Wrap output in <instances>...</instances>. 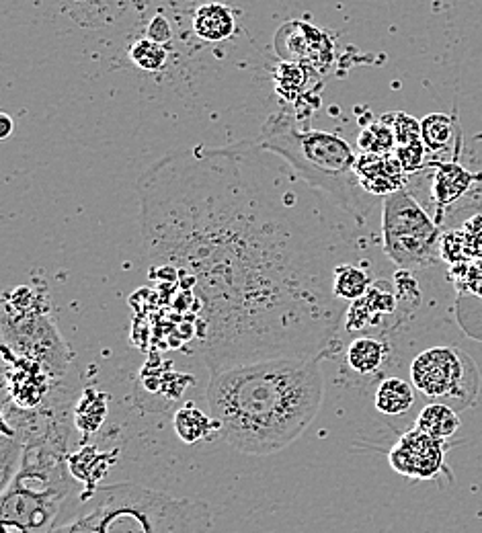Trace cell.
<instances>
[{
	"label": "cell",
	"mask_w": 482,
	"mask_h": 533,
	"mask_svg": "<svg viewBox=\"0 0 482 533\" xmlns=\"http://www.w3.org/2000/svg\"><path fill=\"white\" fill-rule=\"evenodd\" d=\"M388 355V345L380 337L359 335L355 337L345 351V361L351 372L359 376H374Z\"/></svg>",
	"instance_id": "10"
},
{
	"label": "cell",
	"mask_w": 482,
	"mask_h": 533,
	"mask_svg": "<svg viewBox=\"0 0 482 533\" xmlns=\"http://www.w3.org/2000/svg\"><path fill=\"white\" fill-rule=\"evenodd\" d=\"M448 441H439L411 429L394 443L388 460L394 472L411 480H435L448 472Z\"/></svg>",
	"instance_id": "8"
},
{
	"label": "cell",
	"mask_w": 482,
	"mask_h": 533,
	"mask_svg": "<svg viewBox=\"0 0 482 533\" xmlns=\"http://www.w3.org/2000/svg\"><path fill=\"white\" fill-rule=\"evenodd\" d=\"M212 523L204 501L117 482L68 499L50 533H208Z\"/></svg>",
	"instance_id": "3"
},
{
	"label": "cell",
	"mask_w": 482,
	"mask_h": 533,
	"mask_svg": "<svg viewBox=\"0 0 482 533\" xmlns=\"http://www.w3.org/2000/svg\"><path fill=\"white\" fill-rule=\"evenodd\" d=\"M454 121L444 113H431L421 121V140L427 150H444L452 142Z\"/></svg>",
	"instance_id": "17"
},
{
	"label": "cell",
	"mask_w": 482,
	"mask_h": 533,
	"mask_svg": "<svg viewBox=\"0 0 482 533\" xmlns=\"http://www.w3.org/2000/svg\"><path fill=\"white\" fill-rule=\"evenodd\" d=\"M411 384L431 402H444L456 410L474 404L480 374L474 361L456 347H431L411 363Z\"/></svg>",
	"instance_id": "7"
},
{
	"label": "cell",
	"mask_w": 482,
	"mask_h": 533,
	"mask_svg": "<svg viewBox=\"0 0 482 533\" xmlns=\"http://www.w3.org/2000/svg\"><path fill=\"white\" fill-rule=\"evenodd\" d=\"M366 304L370 306L372 314L378 316H388L396 310V296L394 290L390 287V283L386 281H374L372 287L368 290V294L364 296Z\"/></svg>",
	"instance_id": "20"
},
{
	"label": "cell",
	"mask_w": 482,
	"mask_h": 533,
	"mask_svg": "<svg viewBox=\"0 0 482 533\" xmlns=\"http://www.w3.org/2000/svg\"><path fill=\"white\" fill-rule=\"evenodd\" d=\"M425 152H427V146L423 144V140H415V142L405 144V146H396V150H394L396 158L400 160V164H403V169L407 175L423 169Z\"/></svg>",
	"instance_id": "22"
},
{
	"label": "cell",
	"mask_w": 482,
	"mask_h": 533,
	"mask_svg": "<svg viewBox=\"0 0 482 533\" xmlns=\"http://www.w3.org/2000/svg\"><path fill=\"white\" fill-rule=\"evenodd\" d=\"M173 425L179 439L185 443H199L210 439L214 433L222 435L220 423L212 415L208 417L206 413H202V410L195 408L193 404H185L181 410H177Z\"/></svg>",
	"instance_id": "15"
},
{
	"label": "cell",
	"mask_w": 482,
	"mask_h": 533,
	"mask_svg": "<svg viewBox=\"0 0 482 533\" xmlns=\"http://www.w3.org/2000/svg\"><path fill=\"white\" fill-rule=\"evenodd\" d=\"M357 179L370 195L388 197L405 189L407 173L394 152L364 154L357 156Z\"/></svg>",
	"instance_id": "9"
},
{
	"label": "cell",
	"mask_w": 482,
	"mask_h": 533,
	"mask_svg": "<svg viewBox=\"0 0 482 533\" xmlns=\"http://www.w3.org/2000/svg\"><path fill=\"white\" fill-rule=\"evenodd\" d=\"M13 132V119L7 113H0V138L7 140Z\"/></svg>",
	"instance_id": "25"
},
{
	"label": "cell",
	"mask_w": 482,
	"mask_h": 533,
	"mask_svg": "<svg viewBox=\"0 0 482 533\" xmlns=\"http://www.w3.org/2000/svg\"><path fill=\"white\" fill-rule=\"evenodd\" d=\"M193 31L206 41H224L234 33V15L224 5H204L193 15Z\"/></svg>",
	"instance_id": "14"
},
{
	"label": "cell",
	"mask_w": 482,
	"mask_h": 533,
	"mask_svg": "<svg viewBox=\"0 0 482 533\" xmlns=\"http://www.w3.org/2000/svg\"><path fill=\"white\" fill-rule=\"evenodd\" d=\"M132 62L146 70V72H156L167 64V50L163 44H156L152 39H140L130 50Z\"/></svg>",
	"instance_id": "19"
},
{
	"label": "cell",
	"mask_w": 482,
	"mask_h": 533,
	"mask_svg": "<svg viewBox=\"0 0 482 533\" xmlns=\"http://www.w3.org/2000/svg\"><path fill=\"white\" fill-rule=\"evenodd\" d=\"M460 417L458 410L444 404V402H429L421 408V413L417 415L415 429L423 431L425 435L439 439V441H448L452 439L458 429H460Z\"/></svg>",
	"instance_id": "11"
},
{
	"label": "cell",
	"mask_w": 482,
	"mask_h": 533,
	"mask_svg": "<svg viewBox=\"0 0 482 533\" xmlns=\"http://www.w3.org/2000/svg\"><path fill=\"white\" fill-rule=\"evenodd\" d=\"M265 154L255 142L179 152L138 181L146 253L193 281L212 369L312 359L345 316L333 292L343 236Z\"/></svg>",
	"instance_id": "1"
},
{
	"label": "cell",
	"mask_w": 482,
	"mask_h": 533,
	"mask_svg": "<svg viewBox=\"0 0 482 533\" xmlns=\"http://www.w3.org/2000/svg\"><path fill=\"white\" fill-rule=\"evenodd\" d=\"M374 404L386 417L405 415L415 406V386L403 378H386L376 388Z\"/></svg>",
	"instance_id": "13"
},
{
	"label": "cell",
	"mask_w": 482,
	"mask_h": 533,
	"mask_svg": "<svg viewBox=\"0 0 482 533\" xmlns=\"http://www.w3.org/2000/svg\"><path fill=\"white\" fill-rule=\"evenodd\" d=\"M148 39L156 41V44H165V41L171 39V27L165 17H154L152 23L148 25Z\"/></svg>",
	"instance_id": "24"
},
{
	"label": "cell",
	"mask_w": 482,
	"mask_h": 533,
	"mask_svg": "<svg viewBox=\"0 0 482 533\" xmlns=\"http://www.w3.org/2000/svg\"><path fill=\"white\" fill-rule=\"evenodd\" d=\"M255 144L286 160L308 187L329 197L357 224L368 220L376 197L361 187L357 156L343 138L320 130H300L292 115L275 113Z\"/></svg>",
	"instance_id": "4"
},
{
	"label": "cell",
	"mask_w": 482,
	"mask_h": 533,
	"mask_svg": "<svg viewBox=\"0 0 482 533\" xmlns=\"http://www.w3.org/2000/svg\"><path fill=\"white\" fill-rule=\"evenodd\" d=\"M476 177L468 173L458 162H446L439 164L435 179H433V199L437 201L439 208L460 199L472 185Z\"/></svg>",
	"instance_id": "12"
},
{
	"label": "cell",
	"mask_w": 482,
	"mask_h": 533,
	"mask_svg": "<svg viewBox=\"0 0 482 533\" xmlns=\"http://www.w3.org/2000/svg\"><path fill=\"white\" fill-rule=\"evenodd\" d=\"M441 238L437 222L427 216L407 187L384 197L382 244L400 271L431 265L441 255Z\"/></svg>",
	"instance_id": "5"
},
{
	"label": "cell",
	"mask_w": 482,
	"mask_h": 533,
	"mask_svg": "<svg viewBox=\"0 0 482 533\" xmlns=\"http://www.w3.org/2000/svg\"><path fill=\"white\" fill-rule=\"evenodd\" d=\"M58 470L25 468L13 488H5L3 533H50L66 499V486L56 484Z\"/></svg>",
	"instance_id": "6"
},
{
	"label": "cell",
	"mask_w": 482,
	"mask_h": 533,
	"mask_svg": "<svg viewBox=\"0 0 482 533\" xmlns=\"http://www.w3.org/2000/svg\"><path fill=\"white\" fill-rule=\"evenodd\" d=\"M372 277L368 271L359 269L353 263H343L335 269V277H333V292L339 300L345 302H355L361 300L368 290L372 287Z\"/></svg>",
	"instance_id": "16"
},
{
	"label": "cell",
	"mask_w": 482,
	"mask_h": 533,
	"mask_svg": "<svg viewBox=\"0 0 482 533\" xmlns=\"http://www.w3.org/2000/svg\"><path fill=\"white\" fill-rule=\"evenodd\" d=\"M458 287H466V290L482 298V259L464 263V271H460Z\"/></svg>",
	"instance_id": "23"
},
{
	"label": "cell",
	"mask_w": 482,
	"mask_h": 533,
	"mask_svg": "<svg viewBox=\"0 0 482 533\" xmlns=\"http://www.w3.org/2000/svg\"><path fill=\"white\" fill-rule=\"evenodd\" d=\"M325 376L316 359L269 357L212 369L210 415L240 454L271 456L292 445L316 419Z\"/></svg>",
	"instance_id": "2"
},
{
	"label": "cell",
	"mask_w": 482,
	"mask_h": 533,
	"mask_svg": "<svg viewBox=\"0 0 482 533\" xmlns=\"http://www.w3.org/2000/svg\"><path fill=\"white\" fill-rule=\"evenodd\" d=\"M392 130L396 136V146H405L415 140H421V121L413 119L407 113H392Z\"/></svg>",
	"instance_id": "21"
},
{
	"label": "cell",
	"mask_w": 482,
	"mask_h": 533,
	"mask_svg": "<svg viewBox=\"0 0 482 533\" xmlns=\"http://www.w3.org/2000/svg\"><path fill=\"white\" fill-rule=\"evenodd\" d=\"M359 148L364 154H390L396 150V136L392 123H386V117L359 134Z\"/></svg>",
	"instance_id": "18"
}]
</instances>
